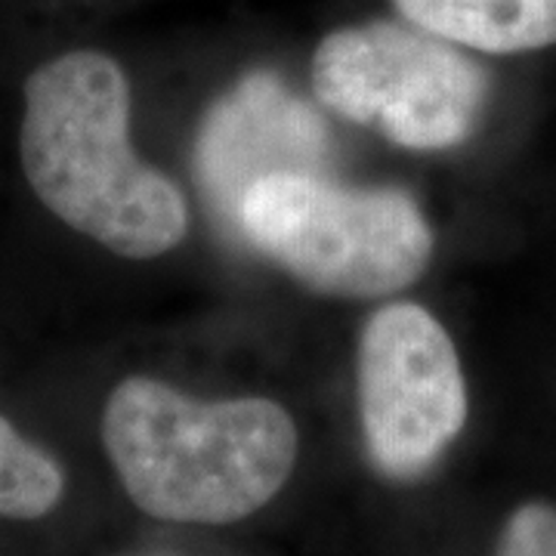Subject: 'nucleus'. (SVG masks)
Masks as SVG:
<instances>
[{
	"label": "nucleus",
	"mask_w": 556,
	"mask_h": 556,
	"mask_svg": "<svg viewBox=\"0 0 556 556\" xmlns=\"http://www.w3.org/2000/svg\"><path fill=\"white\" fill-rule=\"evenodd\" d=\"M22 170L40 204L112 254L152 260L186 239V199L130 146V87L121 65L75 50L25 80Z\"/></svg>",
	"instance_id": "f257e3e1"
},
{
	"label": "nucleus",
	"mask_w": 556,
	"mask_h": 556,
	"mask_svg": "<svg viewBox=\"0 0 556 556\" xmlns=\"http://www.w3.org/2000/svg\"><path fill=\"white\" fill-rule=\"evenodd\" d=\"M102 445L146 517L229 526L257 514L298 464V427L273 399H192L127 378L102 412Z\"/></svg>",
	"instance_id": "f03ea898"
},
{
	"label": "nucleus",
	"mask_w": 556,
	"mask_h": 556,
	"mask_svg": "<svg viewBox=\"0 0 556 556\" xmlns=\"http://www.w3.org/2000/svg\"><path fill=\"white\" fill-rule=\"evenodd\" d=\"M236 226L260 254L331 298L396 294L433 257V232L408 192L340 186L321 174L260 179Z\"/></svg>",
	"instance_id": "7ed1b4c3"
},
{
	"label": "nucleus",
	"mask_w": 556,
	"mask_h": 556,
	"mask_svg": "<svg viewBox=\"0 0 556 556\" xmlns=\"http://www.w3.org/2000/svg\"><path fill=\"white\" fill-rule=\"evenodd\" d=\"M316 97L402 149H452L477 130L489 75L457 43L399 22L331 31L313 56Z\"/></svg>",
	"instance_id": "20e7f679"
},
{
	"label": "nucleus",
	"mask_w": 556,
	"mask_h": 556,
	"mask_svg": "<svg viewBox=\"0 0 556 556\" xmlns=\"http://www.w3.org/2000/svg\"><path fill=\"white\" fill-rule=\"evenodd\" d=\"M358 420L371 467L415 482L467 424V383L448 331L417 303H390L358 338Z\"/></svg>",
	"instance_id": "39448f33"
},
{
	"label": "nucleus",
	"mask_w": 556,
	"mask_h": 556,
	"mask_svg": "<svg viewBox=\"0 0 556 556\" xmlns=\"http://www.w3.org/2000/svg\"><path fill=\"white\" fill-rule=\"evenodd\" d=\"M331 159L328 124L281 78L254 72L214 102L195 142L201 189L236 226L241 199L260 179L318 174Z\"/></svg>",
	"instance_id": "423d86ee"
},
{
	"label": "nucleus",
	"mask_w": 556,
	"mask_h": 556,
	"mask_svg": "<svg viewBox=\"0 0 556 556\" xmlns=\"http://www.w3.org/2000/svg\"><path fill=\"white\" fill-rule=\"evenodd\" d=\"M402 20L479 53L556 43V0H393Z\"/></svg>",
	"instance_id": "0eeeda50"
},
{
	"label": "nucleus",
	"mask_w": 556,
	"mask_h": 556,
	"mask_svg": "<svg viewBox=\"0 0 556 556\" xmlns=\"http://www.w3.org/2000/svg\"><path fill=\"white\" fill-rule=\"evenodd\" d=\"M65 492L62 467L0 417V517H47Z\"/></svg>",
	"instance_id": "6e6552de"
},
{
	"label": "nucleus",
	"mask_w": 556,
	"mask_h": 556,
	"mask_svg": "<svg viewBox=\"0 0 556 556\" xmlns=\"http://www.w3.org/2000/svg\"><path fill=\"white\" fill-rule=\"evenodd\" d=\"M495 556H556V504L529 501L517 507L497 535Z\"/></svg>",
	"instance_id": "1a4fd4ad"
}]
</instances>
